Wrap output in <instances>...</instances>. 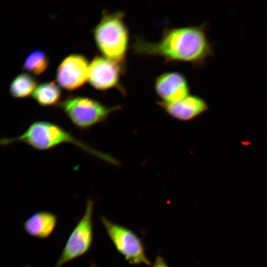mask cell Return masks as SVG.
<instances>
[{"label":"cell","instance_id":"6da1fadb","mask_svg":"<svg viewBox=\"0 0 267 267\" xmlns=\"http://www.w3.org/2000/svg\"><path fill=\"white\" fill-rule=\"evenodd\" d=\"M132 49L136 54L158 56L168 62L201 65L213 53L204 25L166 28L161 38L151 42L135 37Z\"/></svg>","mask_w":267,"mask_h":267},{"label":"cell","instance_id":"7a4b0ae2","mask_svg":"<svg viewBox=\"0 0 267 267\" xmlns=\"http://www.w3.org/2000/svg\"><path fill=\"white\" fill-rule=\"evenodd\" d=\"M15 142L23 143L39 150H48L64 143L72 144L95 157L116 163L109 155L80 140L60 126L46 121L33 122L20 135L0 140V144L4 146Z\"/></svg>","mask_w":267,"mask_h":267},{"label":"cell","instance_id":"3957f363","mask_svg":"<svg viewBox=\"0 0 267 267\" xmlns=\"http://www.w3.org/2000/svg\"><path fill=\"white\" fill-rule=\"evenodd\" d=\"M125 16L121 11H104L93 30L95 43L102 56L117 64L124 73L130 43Z\"/></svg>","mask_w":267,"mask_h":267},{"label":"cell","instance_id":"277c9868","mask_svg":"<svg viewBox=\"0 0 267 267\" xmlns=\"http://www.w3.org/2000/svg\"><path fill=\"white\" fill-rule=\"evenodd\" d=\"M59 106L72 123L81 131L104 122L112 113L121 108L120 105L107 106L95 99L81 96L68 97Z\"/></svg>","mask_w":267,"mask_h":267},{"label":"cell","instance_id":"5b68a950","mask_svg":"<svg viewBox=\"0 0 267 267\" xmlns=\"http://www.w3.org/2000/svg\"><path fill=\"white\" fill-rule=\"evenodd\" d=\"M93 201L89 199L84 215L68 237L54 267H61L82 257L90 249L93 239Z\"/></svg>","mask_w":267,"mask_h":267},{"label":"cell","instance_id":"8992f818","mask_svg":"<svg viewBox=\"0 0 267 267\" xmlns=\"http://www.w3.org/2000/svg\"><path fill=\"white\" fill-rule=\"evenodd\" d=\"M100 221L116 250L128 262L135 265H151L143 244L135 233L103 216L100 217Z\"/></svg>","mask_w":267,"mask_h":267},{"label":"cell","instance_id":"52a82bcc","mask_svg":"<svg viewBox=\"0 0 267 267\" xmlns=\"http://www.w3.org/2000/svg\"><path fill=\"white\" fill-rule=\"evenodd\" d=\"M124 74L116 63L103 56L97 55L89 66L88 80L90 85L100 90L117 88L125 95L126 91L121 85V75Z\"/></svg>","mask_w":267,"mask_h":267},{"label":"cell","instance_id":"ba28073f","mask_svg":"<svg viewBox=\"0 0 267 267\" xmlns=\"http://www.w3.org/2000/svg\"><path fill=\"white\" fill-rule=\"evenodd\" d=\"M89 62L79 54H71L60 64L56 72V80L63 89L73 90L82 87L88 80Z\"/></svg>","mask_w":267,"mask_h":267},{"label":"cell","instance_id":"9c48e42d","mask_svg":"<svg viewBox=\"0 0 267 267\" xmlns=\"http://www.w3.org/2000/svg\"><path fill=\"white\" fill-rule=\"evenodd\" d=\"M154 88L161 101L175 102L189 95L188 82L182 73L167 72L158 76L155 80Z\"/></svg>","mask_w":267,"mask_h":267},{"label":"cell","instance_id":"30bf717a","mask_svg":"<svg viewBox=\"0 0 267 267\" xmlns=\"http://www.w3.org/2000/svg\"><path fill=\"white\" fill-rule=\"evenodd\" d=\"M157 103L167 114L181 121H191L208 110L206 101L195 95L189 94L177 102L159 101Z\"/></svg>","mask_w":267,"mask_h":267},{"label":"cell","instance_id":"8fae6325","mask_svg":"<svg viewBox=\"0 0 267 267\" xmlns=\"http://www.w3.org/2000/svg\"><path fill=\"white\" fill-rule=\"evenodd\" d=\"M57 216L49 211L37 212L29 217L23 223L27 234L41 239L48 238L53 232L57 223Z\"/></svg>","mask_w":267,"mask_h":267},{"label":"cell","instance_id":"7c38bea8","mask_svg":"<svg viewBox=\"0 0 267 267\" xmlns=\"http://www.w3.org/2000/svg\"><path fill=\"white\" fill-rule=\"evenodd\" d=\"M32 96L42 106H53L61 102V91L54 82L44 83L37 87Z\"/></svg>","mask_w":267,"mask_h":267},{"label":"cell","instance_id":"4fadbf2b","mask_svg":"<svg viewBox=\"0 0 267 267\" xmlns=\"http://www.w3.org/2000/svg\"><path fill=\"white\" fill-rule=\"evenodd\" d=\"M37 87V82L32 76L23 73L13 79L9 91L14 98H23L33 94Z\"/></svg>","mask_w":267,"mask_h":267},{"label":"cell","instance_id":"5bb4252c","mask_svg":"<svg viewBox=\"0 0 267 267\" xmlns=\"http://www.w3.org/2000/svg\"><path fill=\"white\" fill-rule=\"evenodd\" d=\"M49 59L46 52L41 49L31 52L25 58L23 69L34 75L43 74L47 68Z\"/></svg>","mask_w":267,"mask_h":267},{"label":"cell","instance_id":"9a60e30c","mask_svg":"<svg viewBox=\"0 0 267 267\" xmlns=\"http://www.w3.org/2000/svg\"><path fill=\"white\" fill-rule=\"evenodd\" d=\"M151 267H169L163 258L158 255L156 257Z\"/></svg>","mask_w":267,"mask_h":267},{"label":"cell","instance_id":"2e32d148","mask_svg":"<svg viewBox=\"0 0 267 267\" xmlns=\"http://www.w3.org/2000/svg\"><path fill=\"white\" fill-rule=\"evenodd\" d=\"M90 267H96V266L94 262H92L90 265Z\"/></svg>","mask_w":267,"mask_h":267}]
</instances>
